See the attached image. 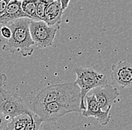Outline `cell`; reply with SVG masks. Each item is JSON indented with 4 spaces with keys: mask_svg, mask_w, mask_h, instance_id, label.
<instances>
[{
    "mask_svg": "<svg viewBox=\"0 0 132 130\" xmlns=\"http://www.w3.org/2000/svg\"><path fill=\"white\" fill-rule=\"evenodd\" d=\"M80 89L75 82L53 84L41 89L32 102V106L41 105L50 102H59L74 107L79 113L80 108Z\"/></svg>",
    "mask_w": 132,
    "mask_h": 130,
    "instance_id": "1",
    "label": "cell"
},
{
    "mask_svg": "<svg viewBox=\"0 0 132 130\" xmlns=\"http://www.w3.org/2000/svg\"><path fill=\"white\" fill-rule=\"evenodd\" d=\"M31 20L30 18L23 17L8 25L11 29V37L3 45L2 50L11 53L19 52L24 57L32 55L34 43L29 30Z\"/></svg>",
    "mask_w": 132,
    "mask_h": 130,
    "instance_id": "2",
    "label": "cell"
},
{
    "mask_svg": "<svg viewBox=\"0 0 132 130\" xmlns=\"http://www.w3.org/2000/svg\"><path fill=\"white\" fill-rule=\"evenodd\" d=\"M77 78L75 83L80 89V108L86 109L85 98L91 90L108 83L107 76L102 73L98 72L94 69L83 67H77L75 69Z\"/></svg>",
    "mask_w": 132,
    "mask_h": 130,
    "instance_id": "3",
    "label": "cell"
},
{
    "mask_svg": "<svg viewBox=\"0 0 132 130\" xmlns=\"http://www.w3.org/2000/svg\"><path fill=\"white\" fill-rule=\"evenodd\" d=\"M59 28L60 25L50 26L44 20H32L29 24V30L34 46L41 49L51 46Z\"/></svg>",
    "mask_w": 132,
    "mask_h": 130,
    "instance_id": "4",
    "label": "cell"
},
{
    "mask_svg": "<svg viewBox=\"0 0 132 130\" xmlns=\"http://www.w3.org/2000/svg\"><path fill=\"white\" fill-rule=\"evenodd\" d=\"M32 111L39 116L42 122H52L65 114L79 113L73 106L59 102H50L41 105L32 106Z\"/></svg>",
    "mask_w": 132,
    "mask_h": 130,
    "instance_id": "5",
    "label": "cell"
},
{
    "mask_svg": "<svg viewBox=\"0 0 132 130\" xmlns=\"http://www.w3.org/2000/svg\"><path fill=\"white\" fill-rule=\"evenodd\" d=\"M0 111L11 120L17 115L31 110L22 98L2 87L0 88Z\"/></svg>",
    "mask_w": 132,
    "mask_h": 130,
    "instance_id": "6",
    "label": "cell"
},
{
    "mask_svg": "<svg viewBox=\"0 0 132 130\" xmlns=\"http://www.w3.org/2000/svg\"><path fill=\"white\" fill-rule=\"evenodd\" d=\"M112 83L120 88H132V64L120 60L111 66Z\"/></svg>",
    "mask_w": 132,
    "mask_h": 130,
    "instance_id": "7",
    "label": "cell"
},
{
    "mask_svg": "<svg viewBox=\"0 0 132 130\" xmlns=\"http://www.w3.org/2000/svg\"><path fill=\"white\" fill-rule=\"evenodd\" d=\"M42 120L33 111L19 114L12 118L8 124V130H38Z\"/></svg>",
    "mask_w": 132,
    "mask_h": 130,
    "instance_id": "8",
    "label": "cell"
},
{
    "mask_svg": "<svg viewBox=\"0 0 132 130\" xmlns=\"http://www.w3.org/2000/svg\"><path fill=\"white\" fill-rule=\"evenodd\" d=\"M92 90V94L95 96L99 106L103 111H110L119 96V92L118 89L114 86H112L108 83L95 87Z\"/></svg>",
    "mask_w": 132,
    "mask_h": 130,
    "instance_id": "9",
    "label": "cell"
},
{
    "mask_svg": "<svg viewBox=\"0 0 132 130\" xmlns=\"http://www.w3.org/2000/svg\"><path fill=\"white\" fill-rule=\"evenodd\" d=\"M86 101V109L82 111V115L85 117H94L98 123L102 125H107L110 120V111H103L99 106L97 100L93 94L91 96H86L85 98Z\"/></svg>",
    "mask_w": 132,
    "mask_h": 130,
    "instance_id": "10",
    "label": "cell"
},
{
    "mask_svg": "<svg viewBox=\"0 0 132 130\" xmlns=\"http://www.w3.org/2000/svg\"><path fill=\"white\" fill-rule=\"evenodd\" d=\"M21 2H22L21 0L9 1L4 13L0 16V24L6 25L9 22L14 21L17 19L23 18V17L30 18L23 11L21 7Z\"/></svg>",
    "mask_w": 132,
    "mask_h": 130,
    "instance_id": "11",
    "label": "cell"
},
{
    "mask_svg": "<svg viewBox=\"0 0 132 130\" xmlns=\"http://www.w3.org/2000/svg\"><path fill=\"white\" fill-rule=\"evenodd\" d=\"M63 8L58 0L50 1L45 9L44 21L48 25H60L63 14Z\"/></svg>",
    "mask_w": 132,
    "mask_h": 130,
    "instance_id": "12",
    "label": "cell"
},
{
    "mask_svg": "<svg viewBox=\"0 0 132 130\" xmlns=\"http://www.w3.org/2000/svg\"><path fill=\"white\" fill-rule=\"evenodd\" d=\"M38 0H22L21 7L23 11L32 20H39L35 14V8Z\"/></svg>",
    "mask_w": 132,
    "mask_h": 130,
    "instance_id": "13",
    "label": "cell"
},
{
    "mask_svg": "<svg viewBox=\"0 0 132 130\" xmlns=\"http://www.w3.org/2000/svg\"><path fill=\"white\" fill-rule=\"evenodd\" d=\"M49 2V0H38L36 8H35V14L39 20H44L45 9Z\"/></svg>",
    "mask_w": 132,
    "mask_h": 130,
    "instance_id": "14",
    "label": "cell"
},
{
    "mask_svg": "<svg viewBox=\"0 0 132 130\" xmlns=\"http://www.w3.org/2000/svg\"><path fill=\"white\" fill-rule=\"evenodd\" d=\"M0 34L4 39H9L11 37V29L7 24L3 25L0 29Z\"/></svg>",
    "mask_w": 132,
    "mask_h": 130,
    "instance_id": "15",
    "label": "cell"
},
{
    "mask_svg": "<svg viewBox=\"0 0 132 130\" xmlns=\"http://www.w3.org/2000/svg\"><path fill=\"white\" fill-rule=\"evenodd\" d=\"M10 120L0 111V130L7 129Z\"/></svg>",
    "mask_w": 132,
    "mask_h": 130,
    "instance_id": "16",
    "label": "cell"
},
{
    "mask_svg": "<svg viewBox=\"0 0 132 130\" xmlns=\"http://www.w3.org/2000/svg\"><path fill=\"white\" fill-rule=\"evenodd\" d=\"M10 0H0V16L4 13Z\"/></svg>",
    "mask_w": 132,
    "mask_h": 130,
    "instance_id": "17",
    "label": "cell"
},
{
    "mask_svg": "<svg viewBox=\"0 0 132 130\" xmlns=\"http://www.w3.org/2000/svg\"><path fill=\"white\" fill-rule=\"evenodd\" d=\"M7 76L4 73H0V88H2L7 81Z\"/></svg>",
    "mask_w": 132,
    "mask_h": 130,
    "instance_id": "18",
    "label": "cell"
},
{
    "mask_svg": "<svg viewBox=\"0 0 132 130\" xmlns=\"http://www.w3.org/2000/svg\"><path fill=\"white\" fill-rule=\"evenodd\" d=\"M58 1L61 3L62 7V8H63V10L65 11L66 8L68 7L69 2H70V1H71V0H58Z\"/></svg>",
    "mask_w": 132,
    "mask_h": 130,
    "instance_id": "19",
    "label": "cell"
},
{
    "mask_svg": "<svg viewBox=\"0 0 132 130\" xmlns=\"http://www.w3.org/2000/svg\"><path fill=\"white\" fill-rule=\"evenodd\" d=\"M49 1H52V0H49Z\"/></svg>",
    "mask_w": 132,
    "mask_h": 130,
    "instance_id": "20",
    "label": "cell"
},
{
    "mask_svg": "<svg viewBox=\"0 0 132 130\" xmlns=\"http://www.w3.org/2000/svg\"><path fill=\"white\" fill-rule=\"evenodd\" d=\"M21 1H22V0H21Z\"/></svg>",
    "mask_w": 132,
    "mask_h": 130,
    "instance_id": "21",
    "label": "cell"
}]
</instances>
